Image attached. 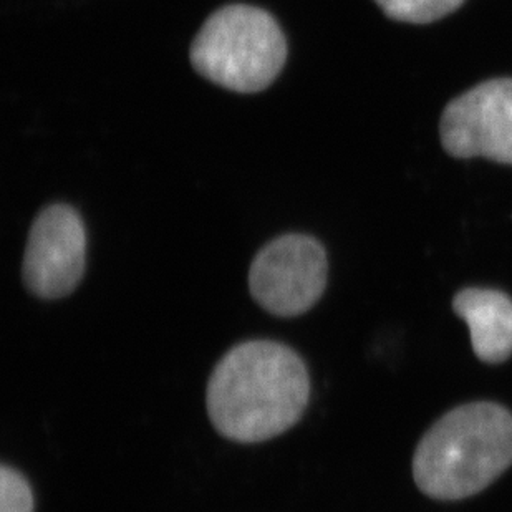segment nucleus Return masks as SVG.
I'll use <instances>...</instances> for the list:
<instances>
[{
	"label": "nucleus",
	"mask_w": 512,
	"mask_h": 512,
	"mask_svg": "<svg viewBox=\"0 0 512 512\" xmlns=\"http://www.w3.org/2000/svg\"><path fill=\"white\" fill-rule=\"evenodd\" d=\"M309 372L302 358L282 343L244 342L231 348L209 378V418L237 443H261L282 435L304 415Z\"/></svg>",
	"instance_id": "nucleus-1"
},
{
	"label": "nucleus",
	"mask_w": 512,
	"mask_h": 512,
	"mask_svg": "<svg viewBox=\"0 0 512 512\" xmlns=\"http://www.w3.org/2000/svg\"><path fill=\"white\" fill-rule=\"evenodd\" d=\"M512 464V415L496 403H471L446 413L416 448L413 476L435 499L469 498Z\"/></svg>",
	"instance_id": "nucleus-2"
},
{
	"label": "nucleus",
	"mask_w": 512,
	"mask_h": 512,
	"mask_svg": "<svg viewBox=\"0 0 512 512\" xmlns=\"http://www.w3.org/2000/svg\"><path fill=\"white\" fill-rule=\"evenodd\" d=\"M189 58L194 70L209 82L232 92L256 93L281 73L287 42L266 10L228 5L204 22Z\"/></svg>",
	"instance_id": "nucleus-3"
},
{
	"label": "nucleus",
	"mask_w": 512,
	"mask_h": 512,
	"mask_svg": "<svg viewBox=\"0 0 512 512\" xmlns=\"http://www.w3.org/2000/svg\"><path fill=\"white\" fill-rule=\"evenodd\" d=\"M329 261L324 246L304 234H285L257 252L249 289L257 304L277 317H297L324 294Z\"/></svg>",
	"instance_id": "nucleus-4"
},
{
	"label": "nucleus",
	"mask_w": 512,
	"mask_h": 512,
	"mask_svg": "<svg viewBox=\"0 0 512 512\" xmlns=\"http://www.w3.org/2000/svg\"><path fill=\"white\" fill-rule=\"evenodd\" d=\"M441 143L455 158H486L512 165V78L479 83L448 103Z\"/></svg>",
	"instance_id": "nucleus-5"
},
{
	"label": "nucleus",
	"mask_w": 512,
	"mask_h": 512,
	"mask_svg": "<svg viewBox=\"0 0 512 512\" xmlns=\"http://www.w3.org/2000/svg\"><path fill=\"white\" fill-rule=\"evenodd\" d=\"M87 264V232L75 209L54 204L35 218L25 247L22 277L40 299L67 297L82 282Z\"/></svg>",
	"instance_id": "nucleus-6"
},
{
	"label": "nucleus",
	"mask_w": 512,
	"mask_h": 512,
	"mask_svg": "<svg viewBox=\"0 0 512 512\" xmlns=\"http://www.w3.org/2000/svg\"><path fill=\"white\" fill-rule=\"evenodd\" d=\"M453 309L468 324L476 357L501 363L512 355V300L491 289L461 290Z\"/></svg>",
	"instance_id": "nucleus-7"
},
{
	"label": "nucleus",
	"mask_w": 512,
	"mask_h": 512,
	"mask_svg": "<svg viewBox=\"0 0 512 512\" xmlns=\"http://www.w3.org/2000/svg\"><path fill=\"white\" fill-rule=\"evenodd\" d=\"M383 14L398 22L431 24L453 14L464 0H373Z\"/></svg>",
	"instance_id": "nucleus-8"
},
{
	"label": "nucleus",
	"mask_w": 512,
	"mask_h": 512,
	"mask_svg": "<svg viewBox=\"0 0 512 512\" xmlns=\"http://www.w3.org/2000/svg\"><path fill=\"white\" fill-rule=\"evenodd\" d=\"M34 506L27 479L4 464L0 469V512H34Z\"/></svg>",
	"instance_id": "nucleus-9"
}]
</instances>
